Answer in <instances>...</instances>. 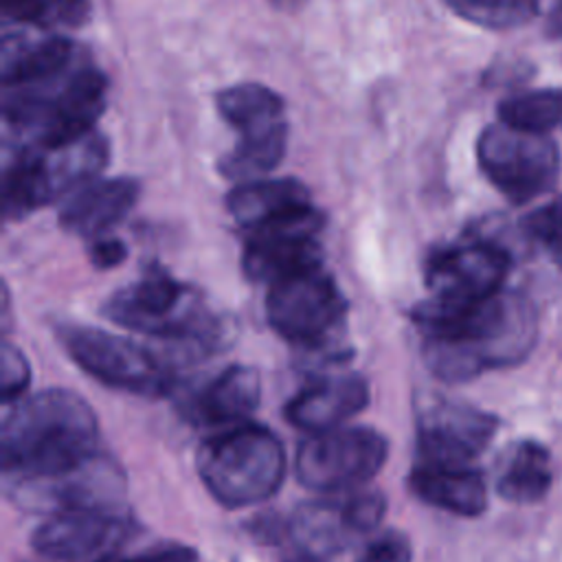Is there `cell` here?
<instances>
[{
	"label": "cell",
	"mask_w": 562,
	"mask_h": 562,
	"mask_svg": "<svg viewBox=\"0 0 562 562\" xmlns=\"http://www.w3.org/2000/svg\"><path fill=\"white\" fill-rule=\"evenodd\" d=\"M103 562H112V560L105 558ZM119 562H200V560H198L195 549H191L182 542H162V544L147 547L145 551L123 558Z\"/></svg>",
	"instance_id": "obj_31"
},
{
	"label": "cell",
	"mask_w": 562,
	"mask_h": 562,
	"mask_svg": "<svg viewBox=\"0 0 562 562\" xmlns=\"http://www.w3.org/2000/svg\"><path fill=\"white\" fill-rule=\"evenodd\" d=\"M7 496L29 512H116L125 498V474L121 465L94 452L86 461L55 474L4 481Z\"/></svg>",
	"instance_id": "obj_11"
},
{
	"label": "cell",
	"mask_w": 562,
	"mask_h": 562,
	"mask_svg": "<svg viewBox=\"0 0 562 562\" xmlns=\"http://www.w3.org/2000/svg\"><path fill=\"white\" fill-rule=\"evenodd\" d=\"M496 432V419L474 406L432 400L417 415V454L424 465L472 468Z\"/></svg>",
	"instance_id": "obj_15"
},
{
	"label": "cell",
	"mask_w": 562,
	"mask_h": 562,
	"mask_svg": "<svg viewBox=\"0 0 562 562\" xmlns=\"http://www.w3.org/2000/svg\"><path fill=\"white\" fill-rule=\"evenodd\" d=\"M217 110L239 132L237 145L217 165L224 178L250 182L281 162L288 125L277 92L255 81L235 83L217 94Z\"/></svg>",
	"instance_id": "obj_7"
},
{
	"label": "cell",
	"mask_w": 562,
	"mask_h": 562,
	"mask_svg": "<svg viewBox=\"0 0 562 562\" xmlns=\"http://www.w3.org/2000/svg\"><path fill=\"white\" fill-rule=\"evenodd\" d=\"M527 231L562 266V198L531 213L527 220Z\"/></svg>",
	"instance_id": "obj_28"
},
{
	"label": "cell",
	"mask_w": 562,
	"mask_h": 562,
	"mask_svg": "<svg viewBox=\"0 0 562 562\" xmlns=\"http://www.w3.org/2000/svg\"><path fill=\"white\" fill-rule=\"evenodd\" d=\"M261 400V378L257 369L231 364L184 402V415L198 426L239 424L250 417Z\"/></svg>",
	"instance_id": "obj_19"
},
{
	"label": "cell",
	"mask_w": 562,
	"mask_h": 562,
	"mask_svg": "<svg viewBox=\"0 0 562 562\" xmlns=\"http://www.w3.org/2000/svg\"><path fill=\"white\" fill-rule=\"evenodd\" d=\"M408 487L426 505L457 516H479L487 505L485 483L474 468L417 463L408 476Z\"/></svg>",
	"instance_id": "obj_23"
},
{
	"label": "cell",
	"mask_w": 562,
	"mask_h": 562,
	"mask_svg": "<svg viewBox=\"0 0 562 562\" xmlns=\"http://www.w3.org/2000/svg\"><path fill=\"white\" fill-rule=\"evenodd\" d=\"M2 86L44 81L75 64V46L61 35L33 40L22 33H4L0 53Z\"/></svg>",
	"instance_id": "obj_22"
},
{
	"label": "cell",
	"mask_w": 562,
	"mask_h": 562,
	"mask_svg": "<svg viewBox=\"0 0 562 562\" xmlns=\"http://www.w3.org/2000/svg\"><path fill=\"white\" fill-rule=\"evenodd\" d=\"M138 182L110 178L81 187L59 211V224L81 237H101L114 228L134 206Z\"/></svg>",
	"instance_id": "obj_20"
},
{
	"label": "cell",
	"mask_w": 562,
	"mask_h": 562,
	"mask_svg": "<svg viewBox=\"0 0 562 562\" xmlns=\"http://www.w3.org/2000/svg\"><path fill=\"white\" fill-rule=\"evenodd\" d=\"M367 404L369 384L364 378L356 373L318 378L285 404V417L292 426L316 435L340 428Z\"/></svg>",
	"instance_id": "obj_18"
},
{
	"label": "cell",
	"mask_w": 562,
	"mask_h": 562,
	"mask_svg": "<svg viewBox=\"0 0 562 562\" xmlns=\"http://www.w3.org/2000/svg\"><path fill=\"white\" fill-rule=\"evenodd\" d=\"M498 121L542 134L562 127V88L531 90L505 99L498 105Z\"/></svg>",
	"instance_id": "obj_25"
},
{
	"label": "cell",
	"mask_w": 562,
	"mask_h": 562,
	"mask_svg": "<svg viewBox=\"0 0 562 562\" xmlns=\"http://www.w3.org/2000/svg\"><path fill=\"white\" fill-rule=\"evenodd\" d=\"M413 318L424 331L428 369L446 382L516 364L536 342V312L522 294L509 290L461 307L426 299L413 310Z\"/></svg>",
	"instance_id": "obj_1"
},
{
	"label": "cell",
	"mask_w": 562,
	"mask_h": 562,
	"mask_svg": "<svg viewBox=\"0 0 562 562\" xmlns=\"http://www.w3.org/2000/svg\"><path fill=\"white\" fill-rule=\"evenodd\" d=\"M2 13L40 29L79 26L90 18V0H2Z\"/></svg>",
	"instance_id": "obj_26"
},
{
	"label": "cell",
	"mask_w": 562,
	"mask_h": 562,
	"mask_svg": "<svg viewBox=\"0 0 562 562\" xmlns=\"http://www.w3.org/2000/svg\"><path fill=\"white\" fill-rule=\"evenodd\" d=\"M90 259L99 268H112L125 259V244L112 237H99L90 248Z\"/></svg>",
	"instance_id": "obj_32"
},
{
	"label": "cell",
	"mask_w": 562,
	"mask_h": 562,
	"mask_svg": "<svg viewBox=\"0 0 562 562\" xmlns=\"http://www.w3.org/2000/svg\"><path fill=\"white\" fill-rule=\"evenodd\" d=\"M476 158L487 180L518 204L551 191L560 176V151L549 134L503 121L481 132Z\"/></svg>",
	"instance_id": "obj_9"
},
{
	"label": "cell",
	"mask_w": 562,
	"mask_h": 562,
	"mask_svg": "<svg viewBox=\"0 0 562 562\" xmlns=\"http://www.w3.org/2000/svg\"><path fill=\"white\" fill-rule=\"evenodd\" d=\"M103 314L125 329L173 340L193 356L213 353L228 342V323L215 316L193 288L158 266L114 292Z\"/></svg>",
	"instance_id": "obj_4"
},
{
	"label": "cell",
	"mask_w": 562,
	"mask_h": 562,
	"mask_svg": "<svg viewBox=\"0 0 562 562\" xmlns=\"http://www.w3.org/2000/svg\"><path fill=\"white\" fill-rule=\"evenodd\" d=\"M389 441L364 426L334 428L307 437L296 450V479L314 492H349L384 465Z\"/></svg>",
	"instance_id": "obj_12"
},
{
	"label": "cell",
	"mask_w": 562,
	"mask_h": 562,
	"mask_svg": "<svg viewBox=\"0 0 562 562\" xmlns=\"http://www.w3.org/2000/svg\"><path fill=\"white\" fill-rule=\"evenodd\" d=\"M323 215L312 206L294 217L250 231L244 248V272L272 285L285 277L321 266L318 231Z\"/></svg>",
	"instance_id": "obj_16"
},
{
	"label": "cell",
	"mask_w": 562,
	"mask_h": 562,
	"mask_svg": "<svg viewBox=\"0 0 562 562\" xmlns=\"http://www.w3.org/2000/svg\"><path fill=\"white\" fill-rule=\"evenodd\" d=\"M108 79L90 64H72L44 81L4 88L2 116L20 147H55L94 130L105 108Z\"/></svg>",
	"instance_id": "obj_3"
},
{
	"label": "cell",
	"mask_w": 562,
	"mask_h": 562,
	"mask_svg": "<svg viewBox=\"0 0 562 562\" xmlns=\"http://www.w3.org/2000/svg\"><path fill=\"white\" fill-rule=\"evenodd\" d=\"M448 4L463 20L487 29L525 24L538 11V0H448Z\"/></svg>",
	"instance_id": "obj_27"
},
{
	"label": "cell",
	"mask_w": 562,
	"mask_h": 562,
	"mask_svg": "<svg viewBox=\"0 0 562 562\" xmlns=\"http://www.w3.org/2000/svg\"><path fill=\"white\" fill-rule=\"evenodd\" d=\"M551 485L549 452L536 441L514 443L501 459L496 492L512 503H536Z\"/></svg>",
	"instance_id": "obj_24"
},
{
	"label": "cell",
	"mask_w": 562,
	"mask_h": 562,
	"mask_svg": "<svg viewBox=\"0 0 562 562\" xmlns=\"http://www.w3.org/2000/svg\"><path fill=\"white\" fill-rule=\"evenodd\" d=\"M509 255L490 239H468L435 250L426 261L428 301L443 307L472 305L503 290Z\"/></svg>",
	"instance_id": "obj_14"
},
{
	"label": "cell",
	"mask_w": 562,
	"mask_h": 562,
	"mask_svg": "<svg viewBox=\"0 0 562 562\" xmlns=\"http://www.w3.org/2000/svg\"><path fill=\"white\" fill-rule=\"evenodd\" d=\"M360 562H411L408 538L395 529H386L367 544Z\"/></svg>",
	"instance_id": "obj_30"
},
{
	"label": "cell",
	"mask_w": 562,
	"mask_h": 562,
	"mask_svg": "<svg viewBox=\"0 0 562 562\" xmlns=\"http://www.w3.org/2000/svg\"><path fill=\"white\" fill-rule=\"evenodd\" d=\"M277 7H283V9H294L301 4V0H272Z\"/></svg>",
	"instance_id": "obj_34"
},
{
	"label": "cell",
	"mask_w": 562,
	"mask_h": 562,
	"mask_svg": "<svg viewBox=\"0 0 562 562\" xmlns=\"http://www.w3.org/2000/svg\"><path fill=\"white\" fill-rule=\"evenodd\" d=\"M108 162V140L88 132L55 147H18L2 176L4 217H22L90 184Z\"/></svg>",
	"instance_id": "obj_6"
},
{
	"label": "cell",
	"mask_w": 562,
	"mask_h": 562,
	"mask_svg": "<svg viewBox=\"0 0 562 562\" xmlns=\"http://www.w3.org/2000/svg\"><path fill=\"white\" fill-rule=\"evenodd\" d=\"M384 509L386 503L380 492H356L336 501L305 503L281 529L303 555L336 558L356 540L375 531Z\"/></svg>",
	"instance_id": "obj_13"
},
{
	"label": "cell",
	"mask_w": 562,
	"mask_h": 562,
	"mask_svg": "<svg viewBox=\"0 0 562 562\" xmlns=\"http://www.w3.org/2000/svg\"><path fill=\"white\" fill-rule=\"evenodd\" d=\"M345 314L347 301L321 266L268 285V323L281 338L307 351L334 347L342 331Z\"/></svg>",
	"instance_id": "obj_8"
},
{
	"label": "cell",
	"mask_w": 562,
	"mask_h": 562,
	"mask_svg": "<svg viewBox=\"0 0 562 562\" xmlns=\"http://www.w3.org/2000/svg\"><path fill=\"white\" fill-rule=\"evenodd\" d=\"M195 470L220 505L250 507L268 501L281 487L285 450L270 428L235 424L198 448Z\"/></svg>",
	"instance_id": "obj_5"
},
{
	"label": "cell",
	"mask_w": 562,
	"mask_h": 562,
	"mask_svg": "<svg viewBox=\"0 0 562 562\" xmlns=\"http://www.w3.org/2000/svg\"><path fill=\"white\" fill-rule=\"evenodd\" d=\"M99 422L92 406L68 389H46L4 417L0 459L4 481L35 479L72 468L92 457Z\"/></svg>",
	"instance_id": "obj_2"
},
{
	"label": "cell",
	"mask_w": 562,
	"mask_h": 562,
	"mask_svg": "<svg viewBox=\"0 0 562 562\" xmlns=\"http://www.w3.org/2000/svg\"><path fill=\"white\" fill-rule=\"evenodd\" d=\"M130 531L116 512H61L33 529L31 549L50 562H103Z\"/></svg>",
	"instance_id": "obj_17"
},
{
	"label": "cell",
	"mask_w": 562,
	"mask_h": 562,
	"mask_svg": "<svg viewBox=\"0 0 562 562\" xmlns=\"http://www.w3.org/2000/svg\"><path fill=\"white\" fill-rule=\"evenodd\" d=\"M226 209L250 233L310 211L312 200L307 187L296 178L252 180L241 182L226 195Z\"/></svg>",
	"instance_id": "obj_21"
},
{
	"label": "cell",
	"mask_w": 562,
	"mask_h": 562,
	"mask_svg": "<svg viewBox=\"0 0 562 562\" xmlns=\"http://www.w3.org/2000/svg\"><path fill=\"white\" fill-rule=\"evenodd\" d=\"M0 367H2V402L11 404L13 400H20L31 382V367L24 353L13 347L11 342H2L0 351Z\"/></svg>",
	"instance_id": "obj_29"
},
{
	"label": "cell",
	"mask_w": 562,
	"mask_h": 562,
	"mask_svg": "<svg viewBox=\"0 0 562 562\" xmlns=\"http://www.w3.org/2000/svg\"><path fill=\"white\" fill-rule=\"evenodd\" d=\"M59 340L68 356L97 382L136 395H162L173 384L171 367L138 342L119 334L66 325Z\"/></svg>",
	"instance_id": "obj_10"
},
{
	"label": "cell",
	"mask_w": 562,
	"mask_h": 562,
	"mask_svg": "<svg viewBox=\"0 0 562 562\" xmlns=\"http://www.w3.org/2000/svg\"><path fill=\"white\" fill-rule=\"evenodd\" d=\"M292 562H334V558H321V555H299L296 560H292ZM356 562H360V560H356Z\"/></svg>",
	"instance_id": "obj_33"
}]
</instances>
